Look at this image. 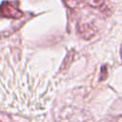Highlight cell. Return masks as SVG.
<instances>
[{
	"label": "cell",
	"mask_w": 122,
	"mask_h": 122,
	"mask_svg": "<svg viewBox=\"0 0 122 122\" xmlns=\"http://www.w3.org/2000/svg\"><path fill=\"white\" fill-rule=\"evenodd\" d=\"M24 13L19 10L17 2L15 1H4L0 5V17L20 19Z\"/></svg>",
	"instance_id": "obj_1"
},
{
	"label": "cell",
	"mask_w": 122,
	"mask_h": 122,
	"mask_svg": "<svg viewBox=\"0 0 122 122\" xmlns=\"http://www.w3.org/2000/svg\"><path fill=\"white\" fill-rule=\"evenodd\" d=\"M97 32L96 27L91 22H83L79 23L77 26V34L86 40H90L92 38Z\"/></svg>",
	"instance_id": "obj_2"
},
{
	"label": "cell",
	"mask_w": 122,
	"mask_h": 122,
	"mask_svg": "<svg viewBox=\"0 0 122 122\" xmlns=\"http://www.w3.org/2000/svg\"><path fill=\"white\" fill-rule=\"evenodd\" d=\"M69 122H95L92 115L86 111H77L71 114Z\"/></svg>",
	"instance_id": "obj_3"
},
{
	"label": "cell",
	"mask_w": 122,
	"mask_h": 122,
	"mask_svg": "<svg viewBox=\"0 0 122 122\" xmlns=\"http://www.w3.org/2000/svg\"><path fill=\"white\" fill-rule=\"evenodd\" d=\"M88 6L93 9H99L102 8L106 2V0H83Z\"/></svg>",
	"instance_id": "obj_4"
},
{
	"label": "cell",
	"mask_w": 122,
	"mask_h": 122,
	"mask_svg": "<svg viewBox=\"0 0 122 122\" xmlns=\"http://www.w3.org/2000/svg\"><path fill=\"white\" fill-rule=\"evenodd\" d=\"M81 0H63V2L66 4V6L70 9H75Z\"/></svg>",
	"instance_id": "obj_5"
},
{
	"label": "cell",
	"mask_w": 122,
	"mask_h": 122,
	"mask_svg": "<svg viewBox=\"0 0 122 122\" xmlns=\"http://www.w3.org/2000/svg\"><path fill=\"white\" fill-rule=\"evenodd\" d=\"M0 122H11V118L8 113L0 112Z\"/></svg>",
	"instance_id": "obj_6"
}]
</instances>
